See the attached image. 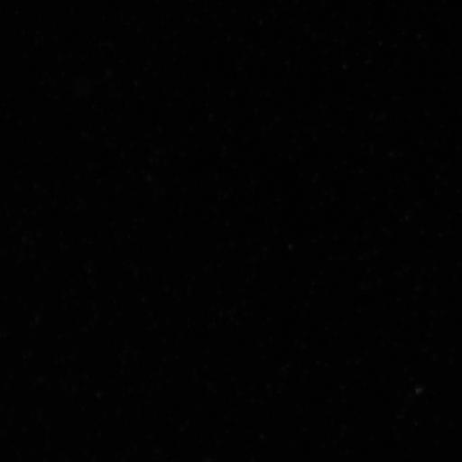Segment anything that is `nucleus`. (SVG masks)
<instances>
[]
</instances>
